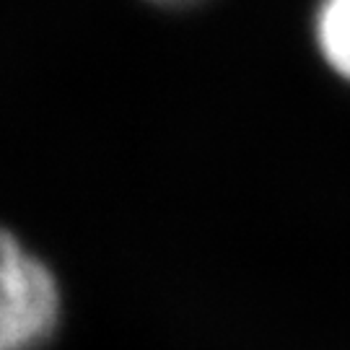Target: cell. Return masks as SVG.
Segmentation results:
<instances>
[{
    "mask_svg": "<svg viewBox=\"0 0 350 350\" xmlns=\"http://www.w3.org/2000/svg\"><path fill=\"white\" fill-rule=\"evenodd\" d=\"M314 31L322 57L350 81V0H319Z\"/></svg>",
    "mask_w": 350,
    "mask_h": 350,
    "instance_id": "obj_2",
    "label": "cell"
},
{
    "mask_svg": "<svg viewBox=\"0 0 350 350\" xmlns=\"http://www.w3.org/2000/svg\"><path fill=\"white\" fill-rule=\"evenodd\" d=\"M63 319V288L47 260L0 226V350H39Z\"/></svg>",
    "mask_w": 350,
    "mask_h": 350,
    "instance_id": "obj_1",
    "label": "cell"
},
{
    "mask_svg": "<svg viewBox=\"0 0 350 350\" xmlns=\"http://www.w3.org/2000/svg\"><path fill=\"white\" fill-rule=\"evenodd\" d=\"M159 3H172V5H179V3H195V0H159Z\"/></svg>",
    "mask_w": 350,
    "mask_h": 350,
    "instance_id": "obj_3",
    "label": "cell"
}]
</instances>
